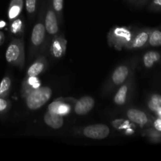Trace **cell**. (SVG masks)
Returning <instances> with one entry per match:
<instances>
[{
  "instance_id": "1",
  "label": "cell",
  "mask_w": 161,
  "mask_h": 161,
  "mask_svg": "<svg viewBox=\"0 0 161 161\" xmlns=\"http://www.w3.org/2000/svg\"><path fill=\"white\" fill-rule=\"evenodd\" d=\"M46 6H47V2L42 0L39 9L37 21L33 26L31 37H30V61H32L33 58H36V56L40 53H46L48 48L47 31H46L45 23H44Z\"/></svg>"
},
{
  "instance_id": "2",
  "label": "cell",
  "mask_w": 161,
  "mask_h": 161,
  "mask_svg": "<svg viewBox=\"0 0 161 161\" xmlns=\"http://www.w3.org/2000/svg\"><path fill=\"white\" fill-rule=\"evenodd\" d=\"M136 63V59L133 58L116 66L110 74L109 77L104 86L102 91L104 95L110 94L113 91L117 89L119 86L126 83L127 80H130L134 75Z\"/></svg>"
},
{
  "instance_id": "3",
  "label": "cell",
  "mask_w": 161,
  "mask_h": 161,
  "mask_svg": "<svg viewBox=\"0 0 161 161\" xmlns=\"http://www.w3.org/2000/svg\"><path fill=\"white\" fill-rule=\"evenodd\" d=\"M5 58L6 62L11 65L20 69L25 66V50L23 38H12L6 48Z\"/></svg>"
},
{
  "instance_id": "4",
  "label": "cell",
  "mask_w": 161,
  "mask_h": 161,
  "mask_svg": "<svg viewBox=\"0 0 161 161\" xmlns=\"http://www.w3.org/2000/svg\"><path fill=\"white\" fill-rule=\"evenodd\" d=\"M133 36V30L127 26H114L107 34V42L108 46L116 50L125 49Z\"/></svg>"
},
{
  "instance_id": "5",
  "label": "cell",
  "mask_w": 161,
  "mask_h": 161,
  "mask_svg": "<svg viewBox=\"0 0 161 161\" xmlns=\"http://www.w3.org/2000/svg\"><path fill=\"white\" fill-rule=\"evenodd\" d=\"M52 96V90L49 86H41L24 97L27 108L31 111L38 110L46 105Z\"/></svg>"
},
{
  "instance_id": "6",
  "label": "cell",
  "mask_w": 161,
  "mask_h": 161,
  "mask_svg": "<svg viewBox=\"0 0 161 161\" xmlns=\"http://www.w3.org/2000/svg\"><path fill=\"white\" fill-rule=\"evenodd\" d=\"M46 31H47V42L50 43V40L57 35L60 34V23L56 14L53 11L50 0H47L46 6L45 17H44Z\"/></svg>"
},
{
  "instance_id": "7",
  "label": "cell",
  "mask_w": 161,
  "mask_h": 161,
  "mask_svg": "<svg viewBox=\"0 0 161 161\" xmlns=\"http://www.w3.org/2000/svg\"><path fill=\"white\" fill-rule=\"evenodd\" d=\"M79 133L90 139L102 140L108 138L110 135V128L106 124H95L83 127L79 130Z\"/></svg>"
},
{
  "instance_id": "8",
  "label": "cell",
  "mask_w": 161,
  "mask_h": 161,
  "mask_svg": "<svg viewBox=\"0 0 161 161\" xmlns=\"http://www.w3.org/2000/svg\"><path fill=\"white\" fill-rule=\"evenodd\" d=\"M75 101L76 99L72 97H59L49 105L48 111L64 117L72 113Z\"/></svg>"
},
{
  "instance_id": "9",
  "label": "cell",
  "mask_w": 161,
  "mask_h": 161,
  "mask_svg": "<svg viewBox=\"0 0 161 161\" xmlns=\"http://www.w3.org/2000/svg\"><path fill=\"white\" fill-rule=\"evenodd\" d=\"M134 86L133 76L116 89L113 97V102L117 106H124L129 102Z\"/></svg>"
},
{
  "instance_id": "10",
  "label": "cell",
  "mask_w": 161,
  "mask_h": 161,
  "mask_svg": "<svg viewBox=\"0 0 161 161\" xmlns=\"http://www.w3.org/2000/svg\"><path fill=\"white\" fill-rule=\"evenodd\" d=\"M67 43V39L63 34H58L52 38L48 47L52 58L57 60L62 58L65 55Z\"/></svg>"
},
{
  "instance_id": "11",
  "label": "cell",
  "mask_w": 161,
  "mask_h": 161,
  "mask_svg": "<svg viewBox=\"0 0 161 161\" xmlns=\"http://www.w3.org/2000/svg\"><path fill=\"white\" fill-rule=\"evenodd\" d=\"M151 30L149 29H138L133 31V36L130 42L127 44L125 50H138L146 47L149 41V34Z\"/></svg>"
},
{
  "instance_id": "12",
  "label": "cell",
  "mask_w": 161,
  "mask_h": 161,
  "mask_svg": "<svg viewBox=\"0 0 161 161\" xmlns=\"http://www.w3.org/2000/svg\"><path fill=\"white\" fill-rule=\"evenodd\" d=\"M48 62H47L46 53H42L36 56V60L30 64L27 70L26 75L31 76H39L40 74L43 73L47 69Z\"/></svg>"
},
{
  "instance_id": "13",
  "label": "cell",
  "mask_w": 161,
  "mask_h": 161,
  "mask_svg": "<svg viewBox=\"0 0 161 161\" xmlns=\"http://www.w3.org/2000/svg\"><path fill=\"white\" fill-rule=\"evenodd\" d=\"M94 97L91 96H83L75 101L73 105V110L75 114L79 116H84L89 113L94 108Z\"/></svg>"
},
{
  "instance_id": "14",
  "label": "cell",
  "mask_w": 161,
  "mask_h": 161,
  "mask_svg": "<svg viewBox=\"0 0 161 161\" xmlns=\"http://www.w3.org/2000/svg\"><path fill=\"white\" fill-rule=\"evenodd\" d=\"M126 117L131 123L137 124L140 127H145L149 122L148 115L144 111L138 108H129L125 112Z\"/></svg>"
},
{
  "instance_id": "15",
  "label": "cell",
  "mask_w": 161,
  "mask_h": 161,
  "mask_svg": "<svg viewBox=\"0 0 161 161\" xmlns=\"http://www.w3.org/2000/svg\"><path fill=\"white\" fill-rule=\"evenodd\" d=\"M42 86L41 81L38 76H31V75H26L24 79L21 84L20 94L22 97H25L31 91L38 89Z\"/></svg>"
},
{
  "instance_id": "16",
  "label": "cell",
  "mask_w": 161,
  "mask_h": 161,
  "mask_svg": "<svg viewBox=\"0 0 161 161\" xmlns=\"http://www.w3.org/2000/svg\"><path fill=\"white\" fill-rule=\"evenodd\" d=\"M43 120L48 127H51L52 129H54V130L61 128L64 125V117L61 115L51 113L50 111H47L45 113Z\"/></svg>"
},
{
  "instance_id": "17",
  "label": "cell",
  "mask_w": 161,
  "mask_h": 161,
  "mask_svg": "<svg viewBox=\"0 0 161 161\" xmlns=\"http://www.w3.org/2000/svg\"><path fill=\"white\" fill-rule=\"evenodd\" d=\"M9 31L13 38H23L25 33V20L20 16L17 18L11 20Z\"/></svg>"
},
{
  "instance_id": "18",
  "label": "cell",
  "mask_w": 161,
  "mask_h": 161,
  "mask_svg": "<svg viewBox=\"0 0 161 161\" xmlns=\"http://www.w3.org/2000/svg\"><path fill=\"white\" fill-rule=\"evenodd\" d=\"M24 8V0H11L8 7L7 16L9 21L21 15Z\"/></svg>"
},
{
  "instance_id": "19",
  "label": "cell",
  "mask_w": 161,
  "mask_h": 161,
  "mask_svg": "<svg viewBox=\"0 0 161 161\" xmlns=\"http://www.w3.org/2000/svg\"><path fill=\"white\" fill-rule=\"evenodd\" d=\"M13 80L9 74H6L0 82V97L8 98L12 90Z\"/></svg>"
},
{
  "instance_id": "20",
  "label": "cell",
  "mask_w": 161,
  "mask_h": 161,
  "mask_svg": "<svg viewBox=\"0 0 161 161\" xmlns=\"http://www.w3.org/2000/svg\"><path fill=\"white\" fill-rule=\"evenodd\" d=\"M160 60V53L157 51H148L142 58L143 64L146 69H151L157 62Z\"/></svg>"
},
{
  "instance_id": "21",
  "label": "cell",
  "mask_w": 161,
  "mask_h": 161,
  "mask_svg": "<svg viewBox=\"0 0 161 161\" xmlns=\"http://www.w3.org/2000/svg\"><path fill=\"white\" fill-rule=\"evenodd\" d=\"M38 1L39 0H24V5L29 20H33L36 17L38 9Z\"/></svg>"
},
{
  "instance_id": "22",
  "label": "cell",
  "mask_w": 161,
  "mask_h": 161,
  "mask_svg": "<svg viewBox=\"0 0 161 161\" xmlns=\"http://www.w3.org/2000/svg\"><path fill=\"white\" fill-rule=\"evenodd\" d=\"M53 11L56 14L60 25L63 21V9H64V0H50Z\"/></svg>"
},
{
  "instance_id": "23",
  "label": "cell",
  "mask_w": 161,
  "mask_h": 161,
  "mask_svg": "<svg viewBox=\"0 0 161 161\" xmlns=\"http://www.w3.org/2000/svg\"><path fill=\"white\" fill-rule=\"evenodd\" d=\"M148 43L151 47H160L161 46V31L159 29H155L151 31L149 34Z\"/></svg>"
},
{
  "instance_id": "24",
  "label": "cell",
  "mask_w": 161,
  "mask_h": 161,
  "mask_svg": "<svg viewBox=\"0 0 161 161\" xmlns=\"http://www.w3.org/2000/svg\"><path fill=\"white\" fill-rule=\"evenodd\" d=\"M161 107V95L153 94L150 97L149 102V108L153 111H157Z\"/></svg>"
},
{
  "instance_id": "25",
  "label": "cell",
  "mask_w": 161,
  "mask_h": 161,
  "mask_svg": "<svg viewBox=\"0 0 161 161\" xmlns=\"http://www.w3.org/2000/svg\"><path fill=\"white\" fill-rule=\"evenodd\" d=\"M12 107V103L8 98L0 97V116L6 115Z\"/></svg>"
},
{
  "instance_id": "26",
  "label": "cell",
  "mask_w": 161,
  "mask_h": 161,
  "mask_svg": "<svg viewBox=\"0 0 161 161\" xmlns=\"http://www.w3.org/2000/svg\"><path fill=\"white\" fill-rule=\"evenodd\" d=\"M149 9L153 11L161 10V0H152L149 6Z\"/></svg>"
},
{
  "instance_id": "27",
  "label": "cell",
  "mask_w": 161,
  "mask_h": 161,
  "mask_svg": "<svg viewBox=\"0 0 161 161\" xmlns=\"http://www.w3.org/2000/svg\"><path fill=\"white\" fill-rule=\"evenodd\" d=\"M154 127L157 130L161 131V118L160 119H157V120L154 122Z\"/></svg>"
},
{
  "instance_id": "28",
  "label": "cell",
  "mask_w": 161,
  "mask_h": 161,
  "mask_svg": "<svg viewBox=\"0 0 161 161\" xmlns=\"http://www.w3.org/2000/svg\"><path fill=\"white\" fill-rule=\"evenodd\" d=\"M149 1H150V0H138V1L135 3V5L137 6H143V5L146 4Z\"/></svg>"
},
{
  "instance_id": "29",
  "label": "cell",
  "mask_w": 161,
  "mask_h": 161,
  "mask_svg": "<svg viewBox=\"0 0 161 161\" xmlns=\"http://www.w3.org/2000/svg\"><path fill=\"white\" fill-rule=\"evenodd\" d=\"M4 41H5L4 33H3L2 31H0V46H2L3 43H4Z\"/></svg>"
},
{
  "instance_id": "30",
  "label": "cell",
  "mask_w": 161,
  "mask_h": 161,
  "mask_svg": "<svg viewBox=\"0 0 161 161\" xmlns=\"http://www.w3.org/2000/svg\"><path fill=\"white\" fill-rule=\"evenodd\" d=\"M6 21H4V20H0V29L4 28L5 27H6Z\"/></svg>"
},
{
  "instance_id": "31",
  "label": "cell",
  "mask_w": 161,
  "mask_h": 161,
  "mask_svg": "<svg viewBox=\"0 0 161 161\" xmlns=\"http://www.w3.org/2000/svg\"><path fill=\"white\" fill-rule=\"evenodd\" d=\"M138 1V0H127V2L129 3V4H131V5H135V3Z\"/></svg>"
}]
</instances>
